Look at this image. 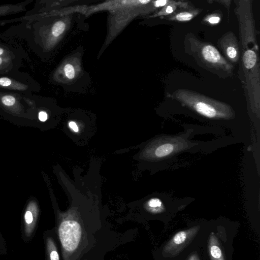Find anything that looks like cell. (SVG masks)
Instances as JSON below:
<instances>
[{
    "mask_svg": "<svg viewBox=\"0 0 260 260\" xmlns=\"http://www.w3.org/2000/svg\"><path fill=\"white\" fill-rule=\"evenodd\" d=\"M233 233L228 223L219 221L202 228L200 244L207 260H232Z\"/></svg>",
    "mask_w": 260,
    "mask_h": 260,
    "instance_id": "cell-1",
    "label": "cell"
},
{
    "mask_svg": "<svg viewBox=\"0 0 260 260\" xmlns=\"http://www.w3.org/2000/svg\"><path fill=\"white\" fill-rule=\"evenodd\" d=\"M173 96L184 106L208 120H229L235 117L234 111L229 105L192 91L178 90Z\"/></svg>",
    "mask_w": 260,
    "mask_h": 260,
    "instance_id": "cell-2",
    "label": "cell"
},
{
    "mask_svg": "<svg viewBox=\"0 0 260 260\" xmlns=\"http://www.w3.org/2000/svg\"><path fill=\"white\" fill-rule=\"evenodd\" d=\"M192 132V130H191L186 134L180 136H165L164 142L155 149V156L165 160H169L182 151L198 145L199 143H191L187 139Z\"/></svg>",
    "mask_w": 260,
    "mask_h": 260,
    "instance_id": "cell-3",
    "label": "cell"
},
{
    "mask_svg": "<svg viewBox=\"0 0 260 260\" xmlns=\"http://www.w3.org/2000/svg\"><path fill=\"white\" fill-rule=\"evenodd\" d=\"M195 52L203 63L208 68L221 70L228 73H231L233 66L220 54L218 50L213 45L194 41Z\"/></svg>",
    "mask_w": 260,
    "mask_h": 260,
    "instance_id": "cell-4",
    "label": "cell"
},
{
    "mask_svg": "<svg viewBox=\"0 0 260 260\" xmlns=\"http://www.w3.org/2000/svg\"><path fill=\"white\" fill-rule=\"evenodd\" d=\"M200 229V226H196L176 233L165 246L164 252L165 255L167 254L165 256L167 257L175 256L183 248H186L187 244H191V240H194L195 234Z\"/></svg>",
    "mask_w": 260,
    "mask_h": 260,
    "instance_id": "cell-5",
    "label": "cell"
},
{
    "mask_svg": "<svg viewBox=\"0 0 260 260\" xmlns=\"http://www.w3.org/2000/svg\"><path fill=\"white\" fill-rule=\"evenodd\" d=\"M221 45L226 56L233 62H237L239 58V48L236 39L230 34L222 38Z\"/></svg>",
    "mask_w": 260,
    "mask_h": 260,
    "instance_id": "cell-6",
    "label": "cell"
},
{
    "mask_svg": "<svg viewBox=\"0 0 260 260\" xmlns=\"http://www.w3.org/2000/svg\"><path fill=\"white\" fill-rule=\"evenodd\" d=\"M37 214L35 208L27 209L24 215L23 233L25 237L30 238L37 226Z\"/></svg>",
    "mask_w": 260,
    "mask_h": 260,
    "instance_id": "cell-7",
    "label": "cell"
},
{
    "mask_svg": "<svg viewBox=\"0 0 260 260\" xmlns=\"http://www.w3.org/2000/svg\"><path fill=\"white\" fill-rule=\"evenodd\" d=\"M46 255L47 260H59L57 247L53 239L47 237L45 239Z\"/></svg>",
    "mask_w": 260,
    "mask_h": 260,
    "instance_id": "cell-8",
    "label": "cell"
},
{
    "mask_svg": "<svg viewBox=\"0 0 260 260\" xmlns=\"http://www.w3.org/2000/svg\"><path fill=\"white\" fill-rule=\"evenodd\" d=\"M257 56L255 52L252 50H246L243 56L244 66L247 69L253 68L256 64Z\"/></svg>",
    "mask_w": 260,
    "mask_h": 260,
    "instance_id": "cell-9",
    "label": "cell"
},
{
    "mask_svg": "<svg viewBox=\"0 0 260 260\" xmlns=\"http://www.w3.org/2000/svg\"><path fill=\"white\" fill-rule=\"evenodd\" d=\"M198 11L183 12L170 17L169 20L178 21H188L192 19L198 13Z\"/></svg>",
    "mask_w": 260,
    "mask_h": 260,
    "instance_id": "cell-10",
    "label": "cell"
},
{
    "mask_svg": "<svg viewBox=\"0 0 260 260\" xmlns=\"http://www.w3.org/2000/svg\"><path fill=\"white\" fill-rule=\"evenodd\" d=\"M148 205L151 209V211L155 213H158L162 211L165 209L162 202L159 199L152 198L148 202Z\"/></svg>",
    "mask_w": 260,
    "mask_h": 260,
    "instance_id": "cell-11",
    "label": "cell"
},
{
    "mask_svg": "<svg viewBox=\"0 0 260 260\" xmlns=\"http://www.w3.org/2000/svg\"><path fill=\"white\" fill-rule=\"evenodd\" d=\"M65 24L62 21H57L52 28V35L57 37L61 34L65 29Z\"/></svg>",
    "mask_w": 260,
    "mask_h": 260,
    "instance_id": "cell-12",
    "label": "cell"
},
{
    "mask_svg": "<svg viewBox=\"0 0 260 260\" xmlns=\"http://www.w3.org/2000/svg\"><path fill=\"white\" fill-rule=\"evenodd\" d=\"M177 6L176 4H168L165 6L164 8L157 14V16H166L173 13L176 9Z\"/></svg>",
    "mask_w": 260,
    "mask_h": 260,
    "instance_id": "cell-13",
    "label": "cell"
},
{
    "mask_svg": "<svg viewBox=\"0 0 260 260\" xmlns=\"http://www.w3.org/2000/svg\"><path fill=\"white\" fill-rule=\"evenodd\" d=\"M185 260H202L200 255L199 254V252L197 251L195 249H191L188 253L187 254L186 256L185 257Z\"/></svg>",
    "mask_w": 260,
    "mask_h": 260,
    "instance_id": "cell-14",
    "label": "cell"
},
{
    "mask_svg": "<svg viewBox=\"0 0 260 260\" xmlns=\"http://www.w3.org/2000/svg\"><path fill=\"white\" fill-rule=\"evenodd\" d=\"M64 71L66 76L69 79H73L75 76V70L73 66L71 64H67L64 66Z\"/></svg>",
    "mask_w": 260,
    "mask_h": 260,
    "instance_id": "cell-15",
    "label": "cell"
},
{
    "mask_svg": "<svg viewBox=\"0 0 260 260\" xmlns=\"http://www.w3.org/2000/svg\"><path fill=\"white\" fill-rule=\"evenodd\" d=\"M2 102L5 105L11 106L15 103L16 100L13 96L5 95L2 98Z\"/></svg>",
    "mask_w": 260,
    "mask_h": 260,
    "instance_id": "cell-16",
    "label": "cell"
},
{
    "mask_svg": "<svg viewBox=\"0 0 260 260\" xmlns=\"http://www.w3.org/2000/svg\"><path fill=\"white\" fill-rule=\"evenodd\" d=\"M172 1L162 0V1H156L154 2V5L156 7H162L167 6Z\"/></svg>",
    "mask_w": 260,
    "mask_h": 260,
    "instance_id": "cell-17",
    "label": "cell"
},
{
    "mask_svg": "<svg viewBox=\"0 0 260 260\" xmlns=\"http://www.w3.org/2000/svg\"><path fill=\"white\" fill-rule=\"evenodd\" d=\"M11 84V81L10 79L6 77H3L0 78V85L3 86H8Z\"/></svg>",
    "mask_w": 260,
    "mask_h": 260,
    "instance_id": "cell-18",
    "label": "cell"
},
{
    "mask_svg": "<svg viewBox=\"0 0 260 260\" xmlns=\"http://www.w3.org/2000/svg\"><path fill=\"white\" fill-rule=\"evenodd\" d=\"M220 18L218 16H212L208 19V21L211 24H216L219 22Z\"/></svg>",
    "mask_w": 260,
    "mask_h": 260,
    "instance_id": "cell-19",
    "label": "cell"
},
{
    "mask_svg": "<svg viewBox=\"0 0 260 260\" xmlns=\"http://www.w3.org/2000/svg\"><path fill=\"white\" fill-rule=\"evenodd\" d=\"M47 114L44 111H41L39 113V119L41 121H45L47 119Z\"/></svg>",
    "mask_w": 260,
    "mask_h": 260,
    "instance_id": "cell-20",
    "label": "cell"
},
{
    "mask_svg": "<svg viewBox=\"0 0 260 260\" xmlns=\"http://www.w3.org/2000/svg\"><path fill=\"white\" fill-rule=\"evenodd\" d=\"M69 125L70 128H72L74 132H78V127L75 122L74 121H71L69 122Z\"/></svg>",
    "mask_w": 260,
    "mask_h": 260,
    "instance_id": "cell-21",
    "label": "cell"
},
{
    "mask_svg": "<svg viewBox=\"0 0 260 260\" xmlns=\"http://www.w3.org/2000/svg\"><path fill=\"white\" fill-rule=\"evenodd\" d=\"M4 52V50L0 48V55L2 54Z\"/></svg>",
    "mask_w": 260,
    "mask_h": 260,
    "instance_id": "cell-22",
    "label": "cell"
},
{
    "mask_svg": "<svg viewBox=\"0 0 260 260\" xmlns=\"http://www.w3.org/2000/svg\"><path fill=\"white\" fill-rule=\"evenodd\" d=\"M2 58L0 57V64L2 63Z\"/></svg>",
    "mask_w": 260,
    "mask_h": 260,
    "instance_id": "cell-23",
    "label": "cell"
}]
</instances>
